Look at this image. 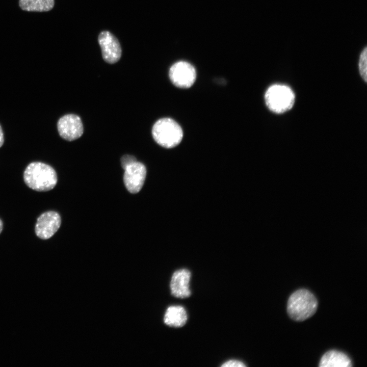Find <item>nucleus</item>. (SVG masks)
<instances>
[{
    "label": "nucleus",
    "mask_w": 367,
    "mask_h": 367,
    "mask_svg": "<svg viewBox=\"0 0 367 367\" xmlns=\"http://www.w3.org/2000/svg\"><path fill=\"white\" fill-rule=\"evenodd\" d=\"M154 141L160 146L171 148L178 145L183 137L180 126L173 119L164 118L156 121L152 128Z\"/></svg>",
    "instance_id": "7ed1b4c3"
},
{
    "label": "nucleus",
    "mask_w": 367,
    "mask_h": 367,
    "mask_svg": "<svg viewBox=\"0 0 367 367\" xmlns=\"http://www.w3.org/2000/svg\"><path fill=\"white\" fill-rule=\"evenodd\" d=\"M366 54V47H365L360 54L358 64L360 75L365 83L367 82Z\"/></svg>",
    "instance_id": "4468645a"
},
{
    "label": "nucleus",
    "mask_w": 367,
    "mask_h": 367,
    "mask_svg": "<svg viewBox=\"0 0 367 367\" xmlns=\"http://www.w3.org/2000/svg\"><path fill=\"white\" fill-rule=\"evenodd\" d=\"M54 0H19L20 8L27 11L46 12L51 10Z\"/></svg>",
    "instance_id": "ddd939ff"
},
{
    "label": "nucleus",
    "mask_w": 367,
    "mask_h": 367,
    "mask_svg": "<svg viewBox=\"0 0 367 367\" xmlns=\"http://www.w3.org/2000/svg\"><path fill=\"white\" fill-rule=\"evenodd\" d=\"M61 223V217L57 212H44L37 220L35 227V233L40 239H48L57 231Z\"/></svg>",
    "instance_id": "0eeeda50"
},
{
    "label": "nucleus",
    "mask_w": 367,
    "mask_h": 367,
    "mask_svg": "<svg viewBox=\"0 0 367 367\" xmlns=\"http://www.w3.org/2000/svg\"><path fill=\"white\" fill-rule=\"evenodd\" d=\"M136 158L131 155H124L121 159V164L123 168L124 169L128 165L136 162Z\"/></svg>",
    "instance_id": "2eb2a0df"
},
{
    "label": "nucleus",
    "mask_w": 367,
    "mask_h": 367,
    "mask_svg": "<svg viewBox=\"0 0 367 367\" xmlns=\"http://www.w3.org/2000/svg\"><path fill=\"white\" fill-rule=\"evenodd\" d=\"M169 78L172 84L180 88H189L194 83L196 78L195 68L185 61L174 63L170 68Z\"/></svg>",
    "instance_id": "39448f33"
},
{
    "label": "nucleus",
    "mask_w": 367,
    "mask_h": 367,
    "mask_svg": "<svg viewBox=\"0 0 367 367\" xmlns=\"http://www.w3.org/2000/svg\"><path fill=\"white\" fill-rule=\"evenodd\" d=\"M4 134L3 129L1 126L0 125V147L3 145L4 143Z\"/></svg>",
    "instance_id": "f3484780"
},
{
    "label": "nucleus",
    "mask_w": 367,
    "mask_h": 367,
    "mask_svg": "<svg viewBox=\"0 0 367 367\" xmlns=\"http://www.w3.org/2000/svg\"><path fill=\"white\" fill-rule=\"evenodd\" d=\"M318 301L314 295L306 289H299L290 296L287 311L290 317L296 321H302L316 312Z\"/></svg>",
    "instance_id": "f03ea898"
},
{
    "label": "nucleus",
    "mask_w": 367,
    "mask_h": 367,
    "mask_svg": "<svg viewBox=\"0 0 367 367\" xmlns=\"http://www.w3.org/2000/svg\"><path fill=\"white\" fill-rule=\"evenodd\" d=\"M25 184L31 189L39 192L53 189L57 183V175L50 166L40 162L30 163L23 173Z\"/></svg>",
    "instance_id": "f257e3e1"
},
{
    "label": "nucleus",
    "mask_w": 367,
    "mask_h": 367,
    "mask_svg": "<svg viewBox=\"0 0 367 367\" xmlns=\"http://www.w3.org/2000/svg\"><path fill=\"white\" fill-rule=\"evenodd\" d=\"M57 127L60 136L69 141L81 137L84 131L80 117L74 114H67L60 118L57 123Z\"/></svg>",
    "instance_id": "6e6552de"
},
{
    "label": "nucleus",
    "mask_w": 367,
    "mask_h": 367,
    "mask_svg": "<svg viewBox=\"0 0 367 367\" xmlns=\"http://www.w3.org/2000/svg\"><path fill=\"white\" fill-rule=\"evenodd\" d=\"M221 366L223 367H245L246 365L242 361L238 360L231 359L225 362Z\"/></svg>",
    "instance_id": "dca6fc26"
},
{
    "label": "nucleus",
    "mask_w": 367,
    "mask_h": 367,
    "mask_svg": "<svg viewBox=\"0 0 367 367\" xmlns=\"http://www.w3.org/2000/svg\"><path fill=\"white\" fill-rule=\"evenodd\" d=\"M320 367H350L351 360L347 355L337 350H330L326 352L321 357Z\"/></svg>",
    "instance_id": "9b49d317"
},
{
    "label": "nucleus",
    "mask_w": 367,
    "mask_h": 367,
    "mask_svg": "<svg viewBox=\"0 0 367 367\" xmlns=\"http://www.w3.org/2000/svg\"><path fill=\"white\" fill-rule=\"evenodd\" d=\"M103 59L105 62L114 64L121 57L120 44L116 37L107 31L101 32L98 37Z\"/></svg>",
    "instance_id": "423d86ee"
},
{
    "label": "nucleus",
    "mask_w": 367,
    "mask_h": 367,
    "mask_svg": "<svg viewBox=\"0 0 367 367\" xmlns=\"http://www.w3.org/2000/svg\"><path fill=\"white\" fill-rule=\"evenodd\" d=\"M188 315L185 308L180 305L169 306L164 317V323L168 326L180 327L185 325Z\"/></svg>",
    "instance_id": "f8f14e48"
},
{
    "label": "nucleus",
    "mask_w": 367,
    "mask_h": 367,
    "mask_svg": "<svg viewBox=\"0 0 367 367\" xmlns=\"http://www.w3.org/2000/svg\"><path fill=\"white\" fill-rule=\"evenodd\" d=\"M3 228V222H2V220L0 219V233H1V232L2 231Z\"/></svg>",
    "instance_id": "a211bd4d"
},
{
    "label": "nucleus",
    "mask_w": 367,
    "mask_h": 367,
    "mask_svg": "<svg viewBox=\"0 0 367 367\" xmlns=\"http://www.w3.org/2000/svg\"><path fill=\"white\" fill-rule=\"evenodd\" d=\"M191 273L188 269H179L173 274L170 287L171 294L175 297L185 298L189 297L191 292L190 281Z\"/></svg>",
    "instance_id": "9d476101"
},
{
    "label": "nucleus",
    "mask_w": 367,
    "mask_h": 367,
    "mask_svg": "<svg viewBox=\"0 0 367 367\" xmlns=\"http://www.w3.org/2000/svg\"><path fill=\"white\" fill-rule=\"evenodd\" d=\"M123 181L127 190L131 193H138L142 189L146 175L145 166L137 161L124 169Z\"/></svg>",
    "instance_id": "1a4fd4ad"
},
{
    "label": "nucleus",
    "mask_w": 367,
    "mask_h": 367,
    "mask_svg": "<svg viewBox=\"0 0 367 367\" xmlns=\"http://www.w3.org/2000/svg\"><path fill=\"white\" fill-rule=\"evenodd\" d=\"M295 96L288 86L276 84L269 87L265 95L266 104L269 109L277 114L291 110L295 103Z\"/></svg>",
    "instance_id": "20e7f679"
}]
</instances>
